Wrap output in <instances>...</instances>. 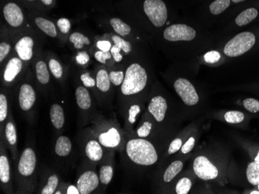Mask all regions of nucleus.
<instances>
[{"label": "nucleus", "instance_id": "nucleus-5", "mask_svg": "<svg viewBox=\"0 0 259 194\" xmlns=\"http://www.w3.org/2000/svg\"><path fill=\"white\" fill-rule=\"evenodd\" d=\"M256 43L257 37L254 32H241L225 43L223 53L230 58L238 57L252 50Z\"/></svg>", "mask_w": 259, "mask_h": 194}, {"label": "nucleus", "instance_id": "nucleus-12", "mask_svg": "<svg viewBox=\"0 0 259 194\" xmlns=\"http://www.w3.org/2000/svg\"><path fill=\"white\" fill-rule=\"evenodd\" d=\"M195 174L203 180H211L218 177V168L205 156H198L193 163Z\"/></svg>", "mask_w": 259, "mask_h": 194}, {"label": "nucleus", "instance_id": "nucleus-25", "mask_svg": "<svg viewBox=\"0 0 259 194\" xmlns=\"http://www.w3.org/2000/svg\"><path fill=\"white\" fill-rule=\"evenodd\" d=\"M51 121L56 130H61L65 124V115L62 106L58 104H54L51 108Z\"/></svg>", "mask_w": 259, "mask_h": 194}, {"label": "nucleus", "instance_id": "nucleus-48", "mask_svg": "<svg viewBox=\"0 0 259 194\" xmlns=\"http://www.w3.org/2000/svg\"><path fill=\"white\" fill-rule=\"evenodd\" d=\"M20 1L29 10H37L45 12L40 6L39 0H20Z\"/></svg>", "mask_w": 259, "mask_h": 194}, {"label": "nucleus", "instance_id": "nucleus-41", "mask_svg": "<svg viewBox=\"0 0 259 194\" xmlns=\"http://www.w3.org/2000/svg\"><path fill=\"white\" fill-rule=\"evenodd\" d=\"M58 184V178L56 175H52L49 178L46 186L41 190L42 194H53L55 193V189Z\"/></svg>", "mask_w": 259, "mask_h": 194}, {"label": "nucleus", "instance_id": "nucleus-28", "mask_svg": "<svg viewBox=\"0 0 259 194\" xmlns=\"http://www.w3.org/2000/svg\"><path fill=\"white\" fill-rule=\"evenodd\" d=\"M48 64L52 76L57 80H62L65 75V69L58 59L54 56L48 57Z\"/></svg>", "mask_w": 259, "mask_h": 194}, {"label": "nucleus", "instance_id": "nucleus-8", "mask_svg": "<svg viewBox=\"0 0 259 194\" xmlns=\"http://www.w3.org/2000/svg\"><path fill=\"white\" fill-rule=\"evenodd\" d=\"M173 88L186 105L193 106L199 102V95L196 88L187 78L183 77L176 78L173 83Z\"/></svg>", "mask_w": 259, "mask_h": 194}, {"label": "nucleus", "instance_id": "nucleus-20", "mask_svg": "<svg viewBox=\"0 0 259 194\" xmlns=\"http://www.w3.org/2000/svg\"><path fill=\"white\" fill-rule=\"evenodd\" d=\"M120 135L115 128H111L107 133H101L99 136L100 144L107 148H115L120 144Z\"/></svg>", "mask_w": 259, "mask_h": 194}, {"label": "nucleus", "instance_id": "nucleus-38", "mask_svg": "<svg viewBox=\"0 0 259 194\" xmlns=\"http://www.w3.org/2000/svg\"><path fill=\"white\" fill-rule=\"evenodd\" d=\"M222 58L221 52L218 50H209L203 55V60L208 64H215L219 63Z\"/></svg>", "mask_w": 259, "mask_h": 194}, {"label": "nucleus", "instance_id": "nucleus-44", "mask_svg": "<svg viewBox=\"0 0 259 194\" xmlns=\"http://www.w3.org/2000/svg\"><path fill=\"white\" fill-rule=\"evenodd\" d=\"M75 62L79 66H85L90 61V55L85 50L77 52L75 56Z\"/></svg>", "mask_w": 259, "mask_h": 194}, {"label": "nucleus", "instance_id": "nucleus-9", "mask_svg": "<svg viewBox=\"0 0 259 194\" xmlns=\"http://www.w3.org/2000/svg\"><path fill=\"white\" fill-rule=\"evenodd\" d=\"M28 18L31 20L32 23L34 24L35 27L40 30L45 35L52 38H57L59 36L56 24L53 20L49 19V17L44 14L42 11L37 10H29Z\"/></svg>", "mask_w": 259, "mask_h": 194}, {"label": "nucleus", "instance_id": "nucleus-51", "mask_svg": "<svg viewBox=\"0 0 259 194\" xmlns=\"http://www.w3.org/2000/svg\"><path fill=\"white\" fill-rule=\"evenodd\" d=\"M39 2L45 12L55 8L57 4V0H39Z\"/></svg>", "mask_w": 259, "mask_h": 194}, {"label": "nucleus", "instance_id": "nucleus-18", "mask_svg": "<svg viewBox=\"0 0 259 194\" xmlns=\"http://www.w3.org/2000/svg\"><path fill=\"white\" fill-rule=\"evenodd\" d=\"M167 108H168V105H167L166 100L161 95L153 97L148 105V111L158 122H161L164 119Z\"/></svg>", "mask_w": 259, "mask_h": 194}, {"label": "nucleus", "instance_id": "nucleus-58", "mask_svg": "<svg viewBox=\"0 0 259 194\" xmlns=\"http://www.w3.org/2000/svg\"><path fill=\"white\" fill-rule=\"evenodd\" d=\"M103 2H105V0H103ZM99 2H102V0H99Z\"/></svg>", "mask_w": 259, "mask_h": 194}, {"label": "nucleus", "instance_id": "nucleus-14", "mask_svg": "<svg viewBox=\"0 0 259 194\" xmlns=\"http://www.w3.org/2000/svg\"><path fill=\"white\" fill-rule=\"evenodd\" d=\"M100 178L93 171H87L82 173L77 181V187L80 194H90L99 186Z\"/></svg>", "mask_w": 259, "mask_h": 194}, {"label": "nucleus", "instance_id": "nucleus-26", "mask_svg": "<svg viewBox=\"0 0 259 194\" xmlns=\"http://www.w3.org/2000/svg\"><path fill=\"white\" fill-rule=\"evenodd\" d=\"M110 40L113 42V44L116 45V47H119L121 50L122 55L123 56H128L133 52V43L130 40H126L120 36L116 34H111L110 37Z\"/></svg>", "mask_w": 259, "mask_h": 194}, {"label": "nucleus", "instance_id": "nucleus-3", "mask_svg": "<svg viewBox=\"0 0 259 194\" xmlns=\"http://www.w3.org/2000/svg\"><path fill=\"white\" fill-rule=\"evenodd\" d=\"M126 151L130 159L141 166H151L158 161L155 148L142 138L130 140L126 144Z\"/></svg>", "mask_w": 259, "mask_h": 194}, {"label": "nucleus", "instance_id": "nucleus-22", "mask_svg": "<svg viewBox=\"0 0 259 194\" xmlns=\"http://www.w3.org/2000/svg\"><path fill=\"white\" fill-rule=\"evenodd\" d=\"M97 88L101 92L106 93L108 92L111 88V82H110L109 72L107 68H100L97 70L95 75Z\"/></svg>", "mask_w": 259, "mask_h": 194}, {"label": "nucleus", "instance_id": "nucleus-45", "mask_svg": "<svg viewBox=\"0 0 259 194\" xmlns=\"http://www.w3.org/2000/svg\"><path fill=\"white\" fill-rule=\"evenodd\" d=\"M7 111H8V104L7 98L5 95H0V121L3 122L7 118Z\"/></svg>", "mask_w": 259, "mask_h": 194}, {"label": "nucleus", "instance_id": "nucleus-52", "mask_svg": "<svg viewBox=\"0 0 259 194\" xmlns=\"http://www.w3.org/2000/svg\"><path fill=\"white\" fill-rule=\"evenodd\" d=\"M195 139L193 137H190L189 140H187L186 143L182 146L181 150L182 153L184 154H187V153H190L193 150V147L195 146Z\"/></svg>", "mask_w": 259, "mask_h": 194}, {"label": "nucleus", "instance_id": "nucleus-7", "mask_svg": "<svg viewBox=\"0 0 259 194\" xmlns=\"http://www.w3.org/2000/svg\"><path fill=\"white\" fill-rule=\"evenodd\" d=\"M234 14L232 20L233 26L243 27L249 25L253 22L259 19V4L256 3H249L243 7L231 11Z\"/></svg>", "mask_w": 259, "mask_h": 194}, {"label": "nucleus", "instance_id": "nucleus-4", "mask_svg": "<svg viewBox=\"0 0 259 194\" xmlns=\"http://www.w3.org/2000/svg\"><path fill=\"white\" fill-rule=\"evenodd\" d=\"M3 19L10 30H18L25 27L28 11L20 0H1Z\"/></svg>", "mask_w": 259, "mask_h": 194}, {"label": "nucleus", "instance_id": "nucleus-50", "mask_svg": "<svg viewBox=\"0 0 259 194\" xmlns=\"http://www.w3.org/2000/svg\"><path fill=\"white\" fill-rule=\"evenodd\" d=\"M182 140L180 139H176L171 142L170 144L169 147H168V153L169 155L174 154L176 152H178L179 150H181L182 148Z\"/></svg>", "mask_w": 259, "mask_h": 194}, {"label": "nucleus", "instance_id": "nucleus-57", "mask_svg": "<svg viewBox=\"0 0 259 194\" xmlns=\"http://www.w3.org/2000/svg\"><path fill=\"white\" fill-rule=\"evenodd\" d=\"M252 2L253 3H256V4H259V0H254V1H252Z\"/></svg>", "mask_w": 259, "mask_h": 194}, {"label": "nucleus", "instance_id": "nucleus-33", "mask_svg": "<svg viewBox=\"0 0 259 194\" xmlns=\"http://www.w3.org/2000/svg\"><path fill=\"white\" fill-rule=\"evenodd\" d=\"M109 76H110V82L114 86H121L124 80L125 71L120 69V70H111L109 72Z\"/></svg>", "mask_w": 259, "mask_h": 194}, {"label": "nucleus", "instance_id": "nucleus-47", "mask_svg": "<svg viewBox=\"0 0 259 194\" xmlns=\"http://www.w3.org/2000/svg\"><path fill=\"white\" fill-rule=\"evenodd\" d=\"M151 128H152V124L149 122V121H145L137 131L138 136L141 137V138L148 137L150 135V133H151Z\"/></svg>", "mask_w": 259, "mask_h": 194}, {"label": "nucleus", "instance_id": "nucleus-6", "mask_svg": "<svg viewBox=\"0 0 259 194\" xmlns=\"http://www.w3.org/2000/svg\"><path fill=\"white\" fill-rule=\"evenodd\" d=\"M199 32L193 26L185 23L171 24L164 28L161 32V37L166 43H191L198 38Z\"/></svg>", "mask_w": 259, "mask_h": 194}, {"label": "nucleus", "instance_id": "nucleus-42", "mask_svg": "<svg viewBox=\"0 0 259 194\" xmlns=\"http://www.w3.org/2000/svg\"><path fill=\"white\" fill-rule=\"evenodd\" d=\"M80 80L85 88H92L97 87L96 78H93L90 72H84V73L81 74Z\"/></svg>", "mask_w": 259, "mask_h": 194}, {"label": "nucleus", "instance_id": "nucleus-19", "mask_svg": "<svg viewBox=\"0 0 259 194\" xmlns=\"http://www.w3.org/2000/svg\"><path fill=\"white\" fill-rule=\"evenodd\" d=\"M34 73L36 79L40 85H49L51 80L50 70L48 62L42 58L37 59L34 63Z\"/></svg>", "mask_w": 259, "mask_h": 194}, {"label": "nucleus", "instance_id": "nucleus-34", "mask_svg": "<svg viewBox=\"0 0 259 194\" xmlns=\"http://www.w3.org/2000/svg\"><path fill=\"white\" fill-rule=\"evenodd\" d=\"M113 168L110 166H102L100 170V180L104 185H108L113 178Z\"/></svg>", "mask_w": 259, "mask_h": 194}, {"label": "nucleus", "instance_id": "nucleus-54", "mask_svg": "<svg viewBox=\"0 0 259 194\" xmlns=\"http://www.w3.org/2000/svg\"><path fill=\"white\" fill-rule=\"evenodd\" d=\"M67 194H80V192L77 186H70L67 189Z\"/></svg>", "mask_w": 259, "mask_h": 194}, {"label": "nucleus", "instance_id": "nucleus-16", "mask_svg": "<svg viewBox=\"0 0 259 194\" xmlns=\"http://www.w3.org/2000/svg\"><path fill=\"white\" fill-rule=\"evenodd\" d=\"M36 101V91L30 84H22L19 90V104L23 111H29Z\"/></svg>", "mask_w": 259, "mask_h": 194}, {"label": "nucleus", "instance_id": "nucleus-39", "mask_svg": "<svg viewBox=\"0 0 259 194\" xmlns=\"http://www.w3.org/2000/svg\"><path fill=\"white\" fill-rule=\"evenodd\" d=\"M93 56L98 63L103 65H107L108 63H111V60H113V56H112L110 51L104 52L97 50L94 52Z\"/></svg>", "mask_w": 259, "mask_h": 194}, {"label": "nucleus", "instance_id": "nucleus-59", "mask_svg": "<svg viewBox=\"0 0 259 194\" xmlns=\"http://www.w3.org/2000/svg\"><path fill=\"white\" fill-rule=\"evenodd\" d=\"M257 186H258V190H259V182H258V184H257Z\"/></svg>", "mask_w": 259, "mask_h": 194}, {"label": "nucleus", "instance_id": "nucleus-36", "mask_svg": "<svg viewBox=\"0 0 259 194\" xmlns=\"http://www.w3.org/2000/svg\"><path fill=\"white\" fill-rule=\"evenodd\" d=\"M12 49H13L12 43L6 40L1 41L0 43V63L1 64H3L7 60L9 55L11 53Z\"/></svg>", "mask_w": 259, "mask_h": 194}, {"label": "nucleus", "instance_id": "nucleus-2", "mask_svg": "<svg viewBox=\"0 0 259 194\" xmlns=\"http://www.w3.org/2000/svg\"><path fill=\"white\" fill-rule=\"evenodd\" d=\"M149 82V74L146 67L141 62L134 61L125 69L124 80L120 86L123 95H136L144 91Z\"/></svg>", "mask_w": 259, "mask_h": 194}, {"label": "nucleus", "instance_id": "nucleus-30", "mask_svg": "<svg viewBox=\"0 0 259 194\" xmlns=\"http://www.w3.org/2000/svg\"><path fill=\"white\" fill-rule=\"evenodd\" d=\"M246 175L251 184L257 186L259 182V164L255 162L250 163L246 170Z\"/></svg>", "mask_w": 259, "mask_h": 194}, {"label": "nucleus", "instance_id": "nucleus-27", "mask_svg": "<svg viewBox=\"0 0 259 194\" xmlns=\"http://www.w3.org/2000/svg\"><path fill=\"white\" fill-rule=\"evenodd\" d=\"M72 143L66 136H60L55 144V151L58 156H67L72 151Z\"/></svg>", "mask_w": 259, "mask_h": 194}, {"label": "nucleus", "instance_id": "nucleus-49", "mask_svg": "<svg viewBox=\"0 0 259 194\" xmlns=\"http://www.w3.org/2000/svg\"><path fill=\"white\" fill-rule=\"evenodd\" d=\"M141 112V108L139 105H134L131 106L129 109V116L128 120L131 124H134L136 121L137 115Z\"/></svg>", "mask_w": 259, "mask_h": 194}, {"label": "nucleus", "instance_id": "nucleus-53", "mask_svg": "<svg viewBox=\"0 0 259 194\" xmlns=\"http://www.w3.org/2000/svg\"><path fill=\"white\" fill-rule=\"evenodd\" d=\"M252 1H254V0H231V8L228 14L231 13V11L235 10V9L243 7V6L249 4V3L252 2Z\"/></svg>", "mask_w": 259, "mask_h": 194}, {"label": "nucleus", "instance_id": "nucleus-43", "mask_svg": "<svg viewBox=\"0 0 259 194\" xmlns=\"http://www.w3.org/2000/svg\"><path fill=\"white\" fill-rule=\"evenodd\" d=\"M243 105L246 110L251 113H257L259 111V101L254 98H246L243 101Z\"/></svg>", "mask_w": 259, "mask_h": 194}, {"label": "nucleus", "instance_id": "nucleus-32", "mask_svg": "<svg viewBox=\"0 0 259 194\" xmlns=\"http://www.w3.org/2000/svg\"><path fill=\"white\" fill-rule=\"evenodd\" d=\"M56 25L58 33L64 36L68 35L71 31V29H72L71 21L65 17L58 19L56 22Z\"/></svg>", "mask_w": 259, "mask_h": 194}, {"label": "nucleus", "instance_id": "nucleus-17", "mask_svg": "<svg viewBox=\"0 0 259 194\" xmlns=\"http://www.w3.org/2000/svg\"><path fill=\"white\" fill-rule=\"evenodd\" d=\"M107 20L109 27L113 30L114 34L130 40L129 37L134 33L133 28L131 24H128L127 22L120 17H110Z\"/></svg>", "mask_w": 259, "mask_h": 194}, {"label": "nucleus", "instance_id": "nucleus-23", "mask_svg": "<svg viewBox=\"0 0 259 194\" xmlns=\"http://www.w3.org/2000/svg\"><path fill=\"white\" fill-rule=\"evenodd\" d=\"M75 98L78 106L81 110H87L91 107V97L87 88L84 85L78 86L75 91Z\"/></svg>", "mask_w": 259, "mask_h": 194}, {"label": "nucleus", "instance_id": "nucleus-10", "mask_svg": "<svg viewBox=\"0 0 259 194\" xmlns=\"http://www.w3.org/2000/svg\"><path fill=\"white\" fill-rule=\"evenodd\" d=\"M17 38L14 43V51L23 61L29 63L34 57L36 40L30 34H23Z\"/></svg>", "mask_w": 259, "mask_h": 194}, {"label": "nucleus", "instance_id": "nucleus-37", "mask_svg": "<svg viewBox=\"0 0 259 194\" xmlns=\"http://www.w3.org/2000/svg\"><path fill=\"white\" fill-rule=\"evenodd\" d=\"M192 187V182L189 178H183L176 184V192L177 194H187Z\"/></svg>", "mask_w": 259, "mask_h": 194}, {"label": "nucleus", "instance_id": "nucleus-15", "mask_svg": "<svg viewBox=\"0 0 259 194\" xmlns=\"http://www.w3.org/2000/svg\"><path fill=\"white\" fill-rule=\"evenodd\" d=\"M37 163L36 154L30 148H27L22 153L19 162V173L23 176H29L34 172Z\"/></svg>", "mask_w": 259, "mask_h": 194}, {"label": "nucleus", "instance_id": "nucleus-35", "mask_svg": "<svg viewBox=\"0 0 259 194\" xmlns=\"http://www.w3.org/2000/svg\"><path fill=\"white\" fill-rule=\"evenodd\" d=\"M225 119L230 124H238L244 121V115L241 111H230L225 114Z\"/></svg>", "mask_w": 259, "mask_h": 194}, {"label": "nucleus", "instance_id": "nucleus-46", "mask_svg": "<svg viewBox=\"0 0 259 194\" xmlns=\"http://www.w3.org/2000/svg\"><path fill=\"white\" fill-rule=\"evenodd\" d=\"M113 46V42L108 39H100L96 42V47L97 50H102V51L109 52L111 50Z\"/></svg>", "mask_w": 259, "mask_h": 194}, {"label": "nucleus", "instance_id": "nucleus-55", "mask_svg": "<svg viewBox=\"0 0 259 194\" xmlns=\"http://www.w3.org/2000/svg\"><path fill=\"white\" fill-rule=\"evenodd\" d=\"M190 3H191L192 4H194V5H196V4H202V3L204 2V1H206V0H190Z\"/></svg>", "mask_w": 259, "mask_h": 194}, {"label": "nucleus", "instance_id": "nucleus-11", "mask_svg": "<svg viewBox=\"0 0 259 194\" xmlns=\"http://www.w3.org/2000/svg\"><path fill=\"white\" fill-rule=\"evenodd\" d=\"M199 5L201 15L209 19H216L229 12L231 0H206Z\"/></svg>", "mask_w": 259, "mask_h": 194}, {"label": "nucleus", "instance_id": "nucleus-31", "mask_svg": "<svg viewBox=\"0 0 259 194\" xmlns=\"http://www.w3.org/2000/svg\"><path fill=\"white\" fill-rule=\"evenodd\" d=\"M10 179V167L8 159L6 156L0 157V180L7 183Z\"/></svg>", "mask_w": 259, "mask_h": 194}, {"label": "nucleus", "instance_id": "nucleus-56", "mask_svg": "<svg viewBox=\"0 0 259 194\" xmlns=\"http://www.w3.org/2000/svg\"><path fill=\"white\" fill-rule=\"evenodd\" d=\"M254 162L257 164H259V151L257 153V156H256L255 159H254Z\"/></svg>", "mask_w": 259, "mask_h": 194}, {"label": "nucleus", "instance_id": "nucleus-24", "mask_svg": "<svg viewBox=\"0 0 259 194\" xmlns=\"http://www.w3.org/2000/svg\"><path fill=\"white\" fill-rule=\"evenodd\" d=\"M85 154L91 161H100L103 154L100 143L96 140H90L88 142L85 146Z\"/></svg>", "mask_w": 259, "mask_h": 194}, {"label": "nucleus", "instance_id": "nucleus-13", "mask_svg": "<svg viewBox=\"0 0 259 194\" xmlns=\"http://www.w3.org/2000/svg\"><path fill=\"white\" fill-rule=\"evenodd\" d=\"M25 62L23 61L17 55L10 57L3 71V80L7 84L15 82L24 69Z\"/></svg>", "mask_w": 259, "mask_h": 194}, {"label": "nucleus", "instance_id": "nucleus-29", "mask_svg": "<svg viewBox=\"0 0 259 194\" xmlns=\"http://www.w3.org/2000/svg\"><path fill=\"white\" fill-rule=\"evenodd\" d=\"M183 168V163L180 160L173 162L169 165L164 172L163 179L165 182H169L181 172Z\"/></svg>", "mask_w": 259, "mask_h": 194}, {"label": "nucleus", "instance_id": "nucleus-1", "mask_svg": "<svg viewBox=\"0 0 259 194\" xmlns=\"http://www.w3.org/2000/svg\"><path fill=\"white\" fill-rule=\"evenodd\" d=\"M114 7L128 21L154 30L168 27L173 16L172 6L168 0H120Z\"/></svg>", "mask_w": 259, "mask_h": 194}, {"label": "nucleus", "instance_id": "nucleus-21", "mask_svg": "<svg viewBox=\"0 0 259 194\" xmlns=\"http://www.w3.org/2000/svg\"><path fill=\"white\" fill-rule=\"evenodd\" d=\"M68 41L73 46L74 49L81 51L85 47H90L92 42L90 37L81 32H73L68 37Z\"/></svg>", "mask_w": 259, "mask_h": 194}, {"label": "nucleus", "instance_id": "nucleus-40", "mask_svg": "<svg viewBox=\"0 0 259 194\" xmlns=\"http://www.w3.org/2000/svg\"><path fill=\"white\" fill-rule=\"evenodd\" d=\"M6 138L10 145H15L17 143V136L16 127L12 122L7 123L5 128Z\"/></svg>", "mask_w": 259, "mask_h": 194}]
</instances>
